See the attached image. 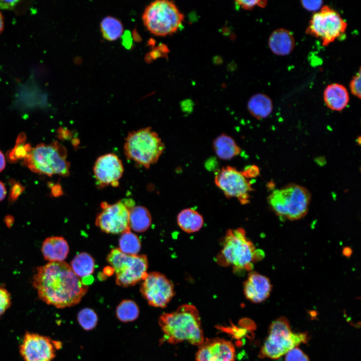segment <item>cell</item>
<instances>
[{"mask_svg": "<svg viewBox=\"0 0 361 361\" xmlns=\"http://www.w3.org/2000/svg\"><path fill=\"white\" fill-rule=\"evenodd\" d=\"M33 285L42 301L58 308L77 304L88 289L65 262H49L38 267Z\"/></svg>", "mask_w": 361, "mask_h": 361, "instance_id": "6da1fadb", "label": "cell"}, {"mask_svg": "<svg viewBox=\"0 0 361 361\" xmlns=\"http://www.w3.org/2000/svg\"><path fill=\"white\" fill-rule=\"evenodd\" d=\"M159 325L164 340L171 344L183 341L199 345L204 340L199 312L192 304H183L175 311L164 313Z\"/></svg>", "mask_w": 361, "mask_h": 361, "instance_id": "7a4b0ae2", "label": "cell"}, {"mask_svg": "<svg viewBox=\"0 0 361 361\" xmlns=\"http://www.w3.org/2000/svg\"><path fill=\"white\" fill-rule=\"evenodd\" d=\"M264 256V252L256 249L247 238L241 228L228 230L223 240L222 248L216 261L223 266H232L237 273L250 271L253 263Z\"/></svg>", "mask_w": 361, "mask_h": 361, "instance_id": "3957f363", "label": "cell"}, {"mask_svg": "<svg viewBox=\"0 0 361 361\" xmlns=\"http://www.w3.org/2000/svg\"><path fill=\"white\" fill-rule=\"evenodd\" d=\"M311 198V194L306 188L291 183L273 191L268 197L267 201L281 220L294 221L306 215Z\"/></svg>", "mask_w": 361, "mask_h": 361, "instance_id": "277c9868", "label": "cell"}, {"mask_svg": "<svg viewBox=\"0 0 361 361\" xmlns=\"http://www.w3.org/2000/svg\"><path fill=\"white\" fill-rule=\"evenodd\" d=\"M125 140L127 159L146 168L158 161L165 149L158 134L149 127L129 132Z\"/></svg>", "mask_w": 361, "mask_h": 361, "instance_id": "5b68a950", "label": "cell"}, {"mask_svg": "<svg viewBox=\"0 0 361 361\" xmlns=\"http://www.w3.org/2000/svg\"><path fill=\"white\" fill-rule=\"evenodd\" d=\"M67 155L66 148L58 141L50 144L40 143L32 148L23 160V163L37 173L67 176L70 173V164L66 160Z\"/></svg>", "mask_w": 361, "mask_h": 361, "instance_id": "8992f818", "label": "cell"}, {"mask_svg": "<svg viewBox=\"0 0 361 361\" xmlns=\"http://www.w3.org/2000/svg\"><path fill=\"white\" fill-rule=\"evenodd\" d=\"M307 333L291 331L289 321L280 317L273 321L269 327L268 335L259 353L261 357L278 359L300 344L306 343Z\"/></svg>", "mask_w": 361, "mask_h": 361, "instance_id": "52a82bcc", "label": "cell"}, {"mask_svg": "<svg viewBox=\"0 0 361 361\" xmlns=\"http://www.w3.org/2000/svg\"><path fill=\"white\" fill-rule=\"evenodd\" d=\"M142 18L151 33L165 36L177 31L184 16L173 2L158 0L151 3L145 8Z\"/></svg>", "mask_w": 361, "mask_h": 361, "instance_id": "ba28073f", "label": "cell"}, {"mask_svg": "<svg viewBox=\"0 0 361 361\" xmlns=\"http://www.w3.org/2000/svg\"><path fill=\"white\" fill-rule=\"evenodd\" d=\"M107 261L115 273L119 286H133L147 275L148 260L145 255H127L114 248L108 254Z\"/></svg>", "mask_w": 361, "mask_h": 361, "instance_id": "9c48e42d", "label": "cell"}, {"mask_svg": "<svg viewBox=\"0 0 361 361\" xmlns=\"http://www.w3.org/2000/svg\"><path fill=\"white\" fill-rule=\"evenodd\" d=\"M101 211L97 214L95 225L107 234H117L130 230L129 213L134 206L132 199H125L114 204L101 203Z\"/></svg>", "mask_w": 361, "mask_h": 361, "instance_id": "30bf717a", "label": "cell"}, {"mask_svg": "<svg viewBox=\"0 0 361 361\" xmlns=\"http://www.w3.org/2000/svg\"><path fill=\"white\" fill-rule=\"evenodd\" d=\"M347 24L340 15L327 6L312 17L306 33L320 38L327 46L343 34Z\"/></svg>", "mask_w": 361, "mask_h": 361, "instance_id": "8fae6325", "label": "cell"}, {"mask_svg": "<svg viewBox=\"0 0 361 361\" xmlns=\"http://www.w3.org/2000/svg\"><path fill=\"white\" fill-rule=\"evenodd\" d=\"M214 181L227 198H235L241 205L250 202L253 188L241 171L231 166L223 167L217 172Z\"/></svg>", "mask_w": 361, "mask_h": 361, "instance_id": "7c38bea8", "label": "cell"}, {"mask_svg": "<svg viewBox=\"0 0 361 361\" xmlns=\"http://www.w3.org/2000/svg\"><path fill=\"white\" fill-rule=\"evenodd\" d=\"M140 291L149 305L164 308L174 295L173 283L164 274L158 272L147 273L142 280Z\"/></svg>", "mask_w": 361, "mask_h": 361, "instance_id": "4fadbf2b", "label": "cell"}, {"mask_svg": "<svg viewBox=\"0 0 361 361\" xmlns=\"http://www.w3.org/2000/svg\"><path fill=\"white\" fill-rule=\"evenodd\" d=\"M61 342L36 333L26 332L20 345V352L24 361H52Z\"/></svg>", "mask_w": 361, "mask_h": 361, "instance_id": "5bb4252c", "label": "cell"}, {"mask_svg": "<svg viewBox=\"0 0 361 361\" xmlns=\"http://www.w3.org/2000/svg\"><path fill=\"white\" fill-rule=\"evenodd\" d=\"M124 171L123 163L114 153H109L97 158L93 166L97 186L103 188L108 186L116 187Z\"/></svg>", "mask_w": 361, "mask_h": 361, "instance_id": "9a60e30c", "label": "cell"}, {"mask_svg": "<svg viewBox=\"0 0 361 361\" xmlns=\"http://www.w3.org/2000/svg\"><path fill=\"white\" fill-rule=\"evenodd\" d=\"M196 361H234L235 349L227 340L215 338L204 340L199 345Z\"/></svg>", "mask_w": 361, "mask_h": 361, "instance_id": "2e32d148", "label": "cell"}, {"mask_svg": "<svg viewBox=\"0 0 361 361\" xmlns=\"http://www.w3.org/2000/svg\"><path fill=\"white\" fill-rule=\"evenodd\" d=\"M243 286L246 298L255 303L266 300L272 290L269 279L256 272H251L249 274Z\"/></svg>", "mask_w": 361, "mask_h": 361, "instance_id": "e0dca14e", "label": "cell"}, {"mask_svg": "<svg viewBox=\"0 0 361 361\" xmlns=\"http://www.w3.org/2000/svg\"><path fill=\"white\" fill-rule=\"evenodd\" d=\"M41 251L44 258L50 262H63L69 254V247L63 237H50L43 242Z\"/></svg>", "mask_w": 361, "mask_h": 361, "instance_id": "ac0fdd59", "label": "cell"}, {"mask_svg": "<svg viewBox=\"0 0 361 361\" xmlns=\"http://www.w3.org/2000/svg\"><path fill=\"white\" fill-rule=\"evenodd\" d=\"M272 52L278 56H286L291 53L295 45L294 38L288 30L279 28L274 31L268 41Z\"/></svg>", "mask_w": 361, "mask_h": 361, "instance_id": "d6986e66", "label": "cell"}, {"mask_svg": "<svg viewBox=\"0 0 361 361\" xmlns=\"http://www.w3.org/2000/svg\"><path fill=\"white\" fill-rule=\"evenodd\" d=\"M323 99L329 109L340 111L347 105L349 98L348 91L344 86L334 83L326 87L323 93Z\"/></svg>", "mask_w": 361, "mask_h": 361, "instance_id": "ffe728a7", "label": "cell"}, {"mask_svg": "<svg viewBox=\"0 0 361 361\" xmlns=\"http://www.w3.org/2000/svg\"><path fill=\"white\" fill-rule=\"evenodd\" d=\"M213 147L217 156L222 160H230L238 155L241 149L230 136L222 133L213 140Z\"/></svg>", "mask_w": 361, "mask_h": 361, "instance_id": "44dd1931", "label": "cell"}, {"mask_svg": "<svg viewBox=\"0 0 361 361\" xmlns=\"http://www.w3.org/2000/svg\"><path fill=\"white\" fill-rule=\"evenodd\" d=\"M247 108L253 117L258 119H264L272 113L273 103L268 95L263 93H257L249 99Z\"/></svg>", "mask_w": 361, "mask_h": 361, "instance_id": "7402d4cb", "label": "cell"}, {"mask_svg": "<svg viewBox=\"0 0 361 361\" xmlns=\"http://www.w3.org/2000/svg\"><path fill=\"white\" fill-rule=\"evenodd\" d=\"M177 223L183 231L192 233L199 231L202 228L204 219L196 210L187 208L182 210L177 215Z\"/></svg>", "mask_w": 361, "mask_h": 361, "instance_id": "603a6c76", "label": "cell"}, {"mask_svg": "<svg viewBox=\"0 0 361 361\" xmlns=\"http://www.w3.org/2000/svg\"><path fill=\"white\" fill-rule=\"evenodd\" d=\"M129 221L130 229L141 233L150 227L152 219L147 208L141 206H134L130 209Z\"/></svg>", "mask_w": 361, "mask_h": 361, "instance_id": "cb8c5ba5", "label": "cell"}, {"mask_svg": "<svg viewBox=\"0 0 361 361\" xmlns=\"http://www.w3.org/2000/svg\"><path fill=\"white\" fill-rule=\"evenodd\" d=\"M95 262L93 257L86 252H82L75 256L71 262V268L79 278L91 275L94 270Z\"/></svg>", "mask_w": 361, "mask_h": 361, "instance_id": "d4e9b609", "label": "cell"}, {"mask_svg": "<svg viewBox=\"0 0 361 361\" xmlns=\"http://www.w3.org/2000/svg\"><path fill=\"white\" fill-rule=\"evenodd\" d=\"M100 30L103 38L108 41H115L122 34L123 27L117 19L107 16L101 22Z\"/></svg>", "mask_w": 361, "mask_h": 361, "instance_id": "484cf974", "label": "cell"}, {"mask_svg": "<svg viewBox=\"0 0 361 361\" xmlns=\"http://www.w3.org/2000/svg\"><path fill=\"white\" fill-rule=\"evenodd\" d=\"M118 249L127 255H136L141 249V243L136 235L130 230L122 233L119 240Z\"/></svg>", "mask_w": 361, "mask_h": 361, "instance_id": "4316f807", "label": "cell"}, {"mask_svg": "<svg viewBox=\"0 0 361 361\" xmlns=\"http://www.w3.org/2000/svg\"><path fill=\"white\" fill-rule=\"evenodd\" d=\"M139 313L138 305L131 300H124L116 307V316L122 322H127L135 320L138 317Z\"/></svg>", "mask_w": 361, "mask_h": 361, "instance_id": "83f0119b", "label": "cell"}, {"mask_svg": "<svg viewBox=\"0 0 361 361\" xmlns=\"http://www.w3.org/2000/svg\"><path fill=\"white\" fill-rule=\"evenodd\" d=\"M26 138L19 135L15 146L7 152V158L10 162L16 163L20 159H24L31 152L32 147L30 144L25 143Z\"/></svg>", "mask_w": 361, "mask_h": 361, "instance_id": "f1b7e54d", "label": "cell"}, {"mask_svg": "<svg viewBox=\"0 0 361 361\" xmlns=\"http://www.w3.org/2000/svg\"><path fill=\"white\" fill-rule=\"evenodd\" d=\"M77 319L83 329L89 330L93 329L96 326L98 317L93 309L85 308L79 312Z\"/></svg>", "mask_w": 361, "mask_h": 361, "instance_id": "f546056e", "label": "cell"}, {"mask_svg": "<svg viewBox=\"0 0 361 361\" xmlns=\"http://www.w3.org/2000/svg\"><path fill=\"white\" fill-rule=\"evenodd\" d=\"M11 304L10 293L5 288L0 286V317L10 307Z\"/></svg>", "mask_w": 361, "mask_h": 361, "instance_id": "4dcf8cb0", "label": "cell"}, {"mask_svg": "<svg viewBox=\"0 0 361 361\" xmlns=\"http://www.w3.org/2000/svg\"><path fill=\"white\" fill-rule=\"evenodd\" d=\"M285 355V361H309L308 356L298 347L290 349Z\"/></svg>", "mask_w": 361, "mask_h": 361, "instance_id": "1f68e13d", "label": "cell"}, {"mask_svg": "<svg viewBox=\"0 0 361 361\" xmlns=\"http://www.w3.org/2000/svg\"><path fill=\"white\" fill-rule=\"evenodd\" d=\"M349 88L351 93L355 96L360 98V69L351 80Z\"/></svg>", "mask_w": 361, "mask_h": 361, "instance_id": "d6a6232c", "label": "cell"}, {"mask_svg": "<svg viewBox=\"0 0 361 361\" xmlns=\"http://www.w3.org/2000/svg\"><path fill=\"white\" fill-rule=\"evenodd\" d=\"M25 190V188L19 183H16L12 185L9 194V201L13 203L21 195Z\"/></svg>", "mask_w": 361, "mask_h": 361, "instance_id": "836d02e7", "label": "cell"}, {"mask_svg": "<svg viewBox=\"0 0 361 361\" xmlns=\"http://www.w3.org/2000/svg\"><path fill=\"white\" fill-rule=\"evenodd\" d=\"M302 6L309 11H316L319 10L322 6L321 1H302Z\"/></svg>", "mask_w": 361, "mask_h": 361, "instance_id": "e575fe53", "label": "cell"}, {"mask_svg": "<svg viewBox=\"0 0 361 361\" xmlns=\"http://www.w3.org/2000/svg\"><path fill=\"white\" fill-rule=\"evenodd\" d=\"M242 172L247 178L256 177L259 173L258 168L254 165L247 166Z\"/></svg>", "mask_w": 361, "mask_h": 361, "instance_id": "d590c367", "label": "cell"}, {"mask_svg": "<svg viewBox=\"0 0 361 361\" xmlns=\"http://www.w3.org/2000/svg\"><path fill=\"white\" fill-rule=\"evenodd\" d=\"M236 3L237 5L241 6L242 8L250 10L258 5L259 1H237Z\"/></svg>", "mask_w": 361, "mask_h": 361, "instance_id": "8d00e7d4", "label": "cell"}, {"mask_svg": "<svg viewBox=\"0 0 361 361\" xmlns=\"http://www.w3.org/2000/svg\"><path fill=\"white\" fill-rule=\"evenodd\" d=\"M20 2L19 1H1L0 9L12 10Z\"/></svg>", "mask_w": 361, "mask_h": 361, "instance_id": "74e56055", "label": "cell"}, {"mask_svg": "<svg viewBox=\"0 0 361 361\" xmlns=\"http://www.w3.org/2000/svg\"><path fill=\"white\" fill-rule=\"evenodd\" d=\"M7 191L4 184L0 181V202L3 201L6 196Z\"/></svg>", "mask_w": 361, "mask_h": 361, "instance_id": "f35d334b", "label": "cell"}, {"mask_svg": "<svg viewBox=\"0 0 361 361\" xmlns=\"http://www.w3.org/2000/svg\"><path fill=\"white\" fill-rule=\"evenodd\" d=\"M6 166V158L3 152L0 150V172Z\"/></svg>", "mask_w": 361, "mask_h": 361, "instance_id": "ab89813d", "label": "cell"}, {"mask_svg": "<svg viewBox=\"0 0 361 361\" xmlns=\"http://www.w3.org/2000/svg\"><path fill=\"white\" fill-rule=\"evenodd\" d=\"M61 193L62 192L60 186H54L52 188V193L53 196H58L61 195Z\"/></svg>", "mask_w": 361, "mask_h": 361, "instance_id": "60d3db41", "label": "cell"}, {"mask_svg": "<svg viewBox=\"0 0 361 361\" xmlns=\"http://www.w3.org/2000/svg\"><path fill=\"white\" fill-rule=\"evenodd\" d=\"M5 222L6 225L8 226V227H10V226L13 224L14 222V219L12 216H7L5 218Z\"/></svg>", "mask_w": 361, "mask_h": 361, "instance_id": "b9f144b4", "label": "cell"}, {"mask_svg": "<svg viewBox=\"0 0 361 361\" xmlns=\"http://www.w3.org/2000/svg\"><path fill=\"white\" fill-rule=\"evenodd\" d=\"M4 28V18L1 13H0V34L3 32Z\"/></svg>", "mask_w": 361, "mask_h": 361, "instance_id": "7bdbcfd3", "label": "cell"}]
</instances>
